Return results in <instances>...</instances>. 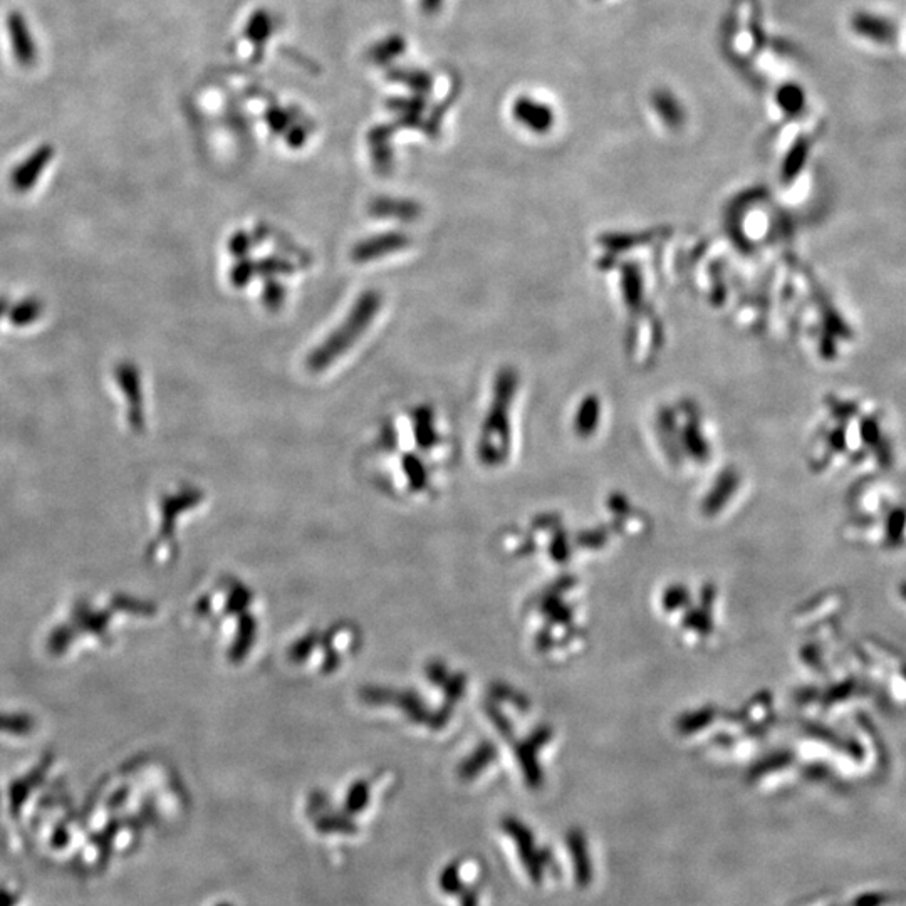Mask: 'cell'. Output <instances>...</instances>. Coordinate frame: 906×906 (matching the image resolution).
<instances>
[{
  "instance_id": "1",
  "label": "cell",
  "mask_w": 906,
  "mask_h": 906,
  "mask_svg": "<svg viewBox=\"0 0 906 906\" xmlns=\"http://www.w3.org/2000/svg\"><path fill=\"white\" fill-rule=\"evenodd\" d=\"M462 692V673L445 660L427 658L410 677L366 683L356 692V702L376 722L390 724L415 739L435 740L447 734L457 717Z\"/></svg>"
},
{
  "instance_id": "2",
  "label": "cell",
  "mask_w": 906,
  "mask_h": 906,
  "mask_svg": "<svg viewBox=\"0 0 906 906\" xmlns=\"http://www.w3.org/2000/svg\"><path fill=\"white\" fill-rule=\"evenodd\" d=\"M266 610L261 594L237 574L220 573L198 589L193 623L227 668H244L259 653Z\"/></svg>"
},
{
  "instance_id": "5",
  "label": "cell",
  "mask_w": 906,
  "mask_h": 906,
  "mask_svg": "<svg viewBox=\"0 0 906 906\" xmlns=\"http://www.w3.org/2000/svg\"><path fill=\"white\" fill-rule=\"evenodd\" d=\"M373 797V777H356L346 787L343 799L344 816L353 819V816L363 813L370 806Z\"/></svg>"
},
{
  "instance_id": "7",
  "label": "cell",
  "mask_w": 906,
  "mask_h": 906,
  "mask_svg": "<svg viewBox=\"0 0 906 906\" xmlns=\"http://www.w3.org/2000/svg\"><path fill=\"white\" fill-rule=\"evenodd\" d=\"M51 157H53L51 146H41L39 150L32 153V157L29 160H26L21 167L17 168L16 177H14L16 182L21 183V185L31 183L37 177V173L46 167Z\"/></svg>"
},
{
  "instance_id": "9",
  "label": "cell",
  "mask_w": 906,
  "mask_h": 906,
  "mask_svg": "<svg viewBox=\"0 0 906 906\" xmlns=\"http://www.w3.org/2000/svg\"><path fill=\"white\" fill-rule=\"evenodd\" d=\"M438 885H440V890L445 891V893H450V895L460 891V876L457 866H447V868L440 873Z\"/></svg>"
},
{
  "instance_id": "6",
  "label": "cell",
  "mask_w": 906,
  "mask_h": 906,
  "mask_svg": "<svg viewBox=\"0 0 906 906\" xmlns=\"http://www.w3.org/2000/svg\"><path fill=\"white\" fill-rule=\"evenodd\" d=\"M314 828L318 829L321 834H356L358 833V824L355 819L344 816L343 813H334L329 809H323L319 813L313 814Z\"/></svg>"
},
{
  "instance_id": "8",
  "label": "cell",
  "mask_w": 906,
  "mask_h": 906,
  "mask_svg": "<svg viewBox=\"0 0 906 906\" xmlns=\"http://www.w3.org/2000/svg\"><path fill=\"white\" fill-rule=\"evenodd\" d=\"M517 116L522 123H526L529 128H534V130H544L546 126H549V120H551V113L546 106L536 105L529 99H524L517 105Z\"/></svg>"
},
{
  "instance_id": "3",
  "label": "cell",
  "mask_w": 906,
  "mask_h": 906,
  "mask_svg": "<svg viewBox=\"0 0 906 906\" xmlns=\"http://www.w3.org/2000/svg\"><path fill=\"white\" fill-rule=\"evenodd\" d=\"M365 646V635L351 620L314 623L287 640L282 657L287 668L309 680H329L348 670Z\"/></svg>"
},
{
  "instance_id": "4",
  "label": "cell",
  "mask_w": 906,
  "mask_h": 906,
  "mask_svg": "<svg viewBox=\"0 0 906 906\" xmlns=\"http://www.w3.org/2000/svg\"><path fill=\"white\" fill-rule=\"evenodd\" d=\"M7 37L12 56L22 68H31L37 61V46L26 16L21 11H11L6 19Z\"/></svg>"
},
{
  "instance_id": "10",
  "label": "cell",
  "mask_w": 906,
  "mask_h": 906,
  "mask_svg": "<svg viewBox=\"0 0 906 906\" xmlns=\"http://www.w3.org/2000/svg\"><path fill=\"white\" fill-rule=\"evenodd\" d=\"M217 906H232V905H229V903H220V905H217Z\"/></svg>"
}]
</instances>
